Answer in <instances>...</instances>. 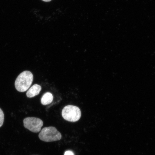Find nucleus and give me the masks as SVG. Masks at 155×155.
Returning a JSON list of instances; mask_svg holds the SVG:
<instances>
[{
	"label": "nucleus",
	"instance_id": "6e6552de",
	"mask_svg": "<svg viewBox=\"0 0 155 155\" xmlns=\"http://www.w3.org/2000/svg\"><path fill=\"white\" fill-rule=\"evenodd\" d=\"M64 155H74V154L72 151L68 150L66 151L64 153Z\"/></svg>",
	"mask_w": 155,
	"mask_h": 155
},
{
	"label": "nucleus",
	"instance_id": "20e7f679",
	"mask_svg": "<svg viewBox=\"0 0 155 155\" xmlns=\"http://www.w3.org/2000/svg\"><path fill=\"white\" fill-rule=\"evenodd\" d=\"M23 123L25 128L34 133L39 132L44 124L41 119L35 117L25 118L23 120Z\"/></svg>",
	"mask_w": 155,
	"mask_h": 155
},
{
	"label": "nucleus",
	"instance_id": "7ed1b4c3",
	"mask_svg": "<svg viewBox=\"0 0 155 155\" xmlns=\"http://www.w3.org/2000/svg\"><path fill=\"white\" fill-rule=\"evenodd\" d=\"M62 116L63 119L68 121L75 122L80 119L81 112L80 108L73 105L65 107L62 111Z\"/></svg>",
	"mask_w": 155,
	"mask_h": 155
},
{
	"label": "nucleus",
	"instance_id": "0eeeda50",
	"mask_svg": "<svg viewBox=\"0 0 155 155\" xmlns=\"http://www.w3.org/2000/svg\"><path fill=\"white\" fill-rule=\"evenodd\" d=\"M4 114L3 111L0 108V127H1L3 125L4 121Z\"/></svg>",
	"mask_w": 155,
	"mask_h": 155
},
{
	"label": "nucleus",
	"instance_id": "39448f33",
	"mask_svg": "<svg viewBox=\"0 0 155 155\" xmlns=\"http://www.w3.org/2000/svg\"><path fill=\"white\" fill-rule=\"evenodd\" d=\"M41 90V86L38 84H35L29 89L26 93V96L28 98L33 97L39 94Z\"/></svg>",
	"mask_w": 155,
	"mask_h": 155
},
{
	"label": "nucleus",
	"instance_id": "1a4fd4ad",
	"mask_svg": "<svg viewBox=\"0 0 155 155\" xmlns=\"http://www.w3.org/2000/svg\"><path fill=\"white\" fill-rule=\"evenodd\" d=\"M42 1L45 2H49L52 1V0H42Z\"/></svg>",
	"mask_w": 155,
	"mask_h": 155
},
{
	"label": "nucleus",
	"instance_id": "423d86ee",
	"mask_svg": "<svg viewBox=\"0 0 155 155\" xmlns=\"http://www.w3.org/2000/svg\"><path fill=\"white\" fill-rule=\"evenodd\" d=\"M53 95L50 92L46 93L42 96L41 99V103L44 105L49 104L53 101Z\"/></svg>",
	"mask_w": 155,
	"mask_h": 155
},
{
	"label": "nucleus",
	"instance_id": "f03ea898",
	"mask_svg": "<svg viewBox=\"0 0 155 155\" xmlns=\"http://www.w3.org/2000/svg\"><path fill=\"white\" fill-rule=\"evenodd\" d=\"M38 137L44 142H50L61 140L62 135L56 128L50 127L42 129L38 135Z\"/></svg>",
	"mask_w": 155,
	"mask_h": 155
},
{
	"label": "nucleus",
	"instance_id": "f257e3e1",
	"mask_svg": "<svg viewBox=\"0 0 155 155\" xmlns=\"http://www.w3.org/2000/svg\"><path fill=\"white\" fill-rule=\"evenodd\" d=\"M33 79V75L30 71H23L17 77L15 80V88L19 92L26 91L32 84Z\"/></svg>",
	"mask_w": 155,
	"mask_h": 155
}]
</instances>
